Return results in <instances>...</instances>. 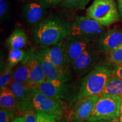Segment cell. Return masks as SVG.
<instances>
[{
  "mask_svg": "<svg viewBox=\"0 0 122 122\" xmlns=\"http://www.w3.org/2000/svg\"><path fill=\"white\" fill-rule=\"evenodd\" d=\"M70 24L57 17L44 19L33 27L32 34L36 42L41 46H49L62 42L69 36Z\"/></svg>",
  "mask_w": 122,
  "mask_h": 122,
  "instance_id": "cell-1",
  "label": "cell"
},
{
  "mask_svg": "<svg viewBox=\"0 0 122 122\" xmlns=\"http://www.w3.org/2000/svg\"><path fill=\"white\" fill-rule=\"evenodd\" d=\"M111 75L112 70L106 66H96L83 79L75 100H80L88 96H100Z\"/></svg>",
  "mask_w": 122,
  "mask_h": 122,
  "instance_id": "cell-2",
  "label": "cell"
},
{
  "mask_svg": "<svg viewBox=\"0 0 122 122\" xmlns=\"http://www.w3.org/2000/svg\"><path fill=\"white\" fill-rule=\"evenodd\" d=\"M117 0H94L86 11V16L103 27H109L120 19Z\"/></svg>",
  "mask_w": 122,
  "mask_h": 122,
  "instance_id": "cell-3",
  "label": "cell"
},
{
  "mask_svg": "<svg viewBox=\"0 0 122 122\" xmlns=\"http://www.w3.org/2000/svg\"><path fill=\"white\" fill-rule=\"evenodd\" d=\"M122 102L121 97H100L87 121L98 122L119 119Z\"/></svg>",
  "mask_w": 122,
  "mask_h": 122,
  "instance_id": "cell-4",
  "label": "cell"
},
{
  "mask_svg": "<svg viewBox=\"0 0 122 122\" xmlns=\"http://www.w3.org/2000/svg\"><path fill=\"white\" fill-rule=\"evenodd\" d=\"M105 32L104 27L87 16H79L70 24V35L86 38L94 42Z\"/></svg>",
  "mask_w": 122,
  "mask_h": 122,
  "instance_id": "cell-5",
  "label": "cell"
},
{
  "mask_svg": "<svg viewBox=\"0 0 122 122\" xmlns=\"http://www.w3.org/2000/svg\"><path fill=\"white\" fill-rule=\"evenodd\" d=\"M33 91L32 103L36 110L59 119L63 115L66 109L65 103L62 100H56L49 97L32 86Z\"/></svg>",
  "mask_w": 122,
  "mask_h": 122,
  "instance_id": "cell-6",
  "label": "cell"
},
{
  "mask_svg": "<svg viewBox=\"0 0 122 122\" xmlns=\"http://www.w3.org/2000/svg\"><path fill=\"white\" fill-rule=\"evenodd\" d=\"M48 7L41 0H30L22 6L21 18L28 26L35 27L44 19Z\"/></svg>",
  "mask_w": 122,
  "mask_h": 122,
  "instance_id": "cell-7",
  "label": "cell"
},
{
  "mask_svg": "<svg viewBox=\"0 0 122 122\" xmlns=\"http://www.w3.org/2000/svg\"><path fill=\"white\" fill-rule=\"evenodd\" d=\"M67 61L72 63L86 49L92 46L93 42L79 36L69 35L62 41Z\"/></svg>",
  "mask_w": 122,
  "mask_h": 122,
  "instance_id": "cell-8",
  "label": "cell"
},
{
  "mask_svg": "<svg viewBox=\"0 0 122 122\" xmlns=\"http://www.w3.org/2000/svg\"><path fill=\"white\" fill-rule=\"evenodd\" d=\"M99 98V96L94 95L88 96L76 101L75 104L70 113V122H84L86 120L87 121Z\"/></svg>",
  "mask_w": 122,
  "mask_h": 122,
  "instance_id": "cell-9",
  "label": "cell"
},
{
  "mask_svg": "<svg viewBox=\"0 0 122 122\" xmlns=\"http://www.w3.org/2000/svg\"><path fill=\"white\" fill-rule=\"evenodd\" d=\"M66 82L46 79L42 83L33 86L38 91L50 98L56 100H68L69 89Z\"/></svg>",
  "mask_w": 122,
  "mask_h": 122,
  "instance_id": "cell-10",
  "label": "cell"
},
{
  "mask_svg": "<svg viewBox=\"0 0 122 122\" xmlns=\"http://www.w3.org/2000/svg\"><path fill=\"white\" fill-rule=\"evenodd\" d=\"M9 89L13 92L18 103L20 113L29 107L33 106V91L31 85L12 81L8 86Z\"/></svg>",
  "mask_w": 122,
  "mask_h": 122,
  "instance_id": "cell-11",
  "label": "cell"
},
{
  "mask_svg": "<svg viewBox=\"0 0 122 122\" xmlns=\"http://www.w3.org/2000/svg\"><path fill=\"white\" fill-rule=\"evenodd\" d=\"M29 70V80L32 86L39 84L46 80V76L38 57L37 51L30 50L26 59Z\"/></svg>",
  "mask_w": 122,
  "mask_h": 122,
  "instance_id": "cell-12",
  "label": "cell"
},
{
  "mask_svg": "<svg viewBox=\"0 0 122 122\" xmlns=\"http://www.w3.org/2000/svg\"><path fill=\"white\" fill-rule=\"evenodd\" d=\"M122 45V29L114 28L105 31L97 41L99 51L108 52Z\"/></svg>",
  "mask_w": 122,
  "mask_h": 122,
  "instance_id": "cell-13",
  "label": "cell"
},
{
  "mask_svg": "<svg viewBox=\"0 0 122 122\" xmlns=\"http://www.w3.org/2000/svg\"><path fill=\"white\" fill-rule=\"evenodd\" d=\"M39 59L43 68L46 79L51 80H60L66 82L68 76L57 67L51 62L43 47L37 51Z\"/></svg>",
  "mask_w": 122,
  "mask_h": 122,
  "instance_id": "cell-14",
  "label": "cell"
},
{
  "mask_svg": "<svg viewBox=\"0 0 122 122\" xmlns=\"http://www.w3.org/2000/svg\"><path fill=\"white\" fill-rule=\"evenodd\" d=\"M42 47H43L50 60L62 72L68 76L69 74L67 65L68 63L66 58L63 42H61L49 46Z\"/></svg>",
  "mask_w": 122,
  "mask_h": 122,
  "instance_id": "cell-15",
  "label": "cell"
},
{
  "mask_svg": "<svg viewBox=\"0 0 122 122\" xmlns=\"http://www.w3.org/2000/svg\"><path fill=\"white\" fill-rule=\"evenodd\" d=\"M96 53L92 46L86 49L72 63L73 70L77 74L85 73L92 67L95 62Z\"/></svg>",
  "mask_w": 122,
  "mask_h": 122,
  "instance_id": "cell-16",
  "label": "cell"
},
{
  "mask_svg": "<svg viewBox=\"0 0 122 122\" xmlns=\"http://www.w3.org/2000/svg\"><path fill=\"white\" fill-rule=\"evenodd\" d=\"M0 106L2 109L11 112L13 115L20 113L17 100L9 87L1 89Z\"/></svg>",
  "mask_w": 122,
  "mask_h": 122,
  "instance_id": "cell-17",
  "label": "cell"
},
{
  "mask_svg": "<svg viewBox=\"0 0 122 122\" xmlns=\"http://www.w3.org/2000/svg\"><path fill=\"white\" fill-rule=\"evenodd\" d=\"M100 97H122V79L112 75L107 81Z\"/></svg>",
  "mask_w": 122,
  "mask_h": 122,
  "instance_id": "cell-18",
  "label": "cell"
},
{
  "mask_svg": "<svg viewBox=\"0 0 122 122\" xmlns=\"http://www.w3.org/2000/svg\"><path fill=\"white\" fill-rule=\"evenodd\" d=\"M6 42L10 49H23L27 45L28 38L24 30L16 27L8 37Z\"/></svg>",
  "mask_w": 122,
  "mask_h": 122,
  "instance_id": "cell-19",
  "label": "cell"
},
{
  "mask_svg": "<svg viewBox=\"0 0 122 122\" xmlns=\"http://www.w3.org/2000/svg\"><path fill=\"white\" fill-rule=\"evenodd\" d=\"M29 77V70L26 60L18 64L16 67L13 69L12 81H13L30 85Z\"/></svg>",
  "mask_w": 122,
  "mask_h": 122,
  "instance_id": "cell-20",
  "label": "cell"
},
{
  "mask_svg": "<svg viewBox=\"0 0 122 122\" xmlns=\"http://www.w3.org/2000/svg\"><path fill=\"white\" fill-rule=\"evenodd\" d=\"M28 57V52L24 51L22 49H10L8 57V65L14 67L18 64L26 60Z\"/></svg>",
  "mask_w": 122,
  "mask_h": 122,
  "instance_id": "cell-21",
  "label": "cell"
},
{
  "mask_svg": "<svg viewBox=\"0 0 122 122\" xmlns=\"http://www.w3.org/2000/svg\"><path fill=\"white\" fill-rule=\"evenodd\" d=\"M106 60L115 66L122 65V45L107 52Z\"/></svg>",
  "mask_w": 122,
  "mask_h": 122,
  "instance_id": "cell-22",
  "label": "cell"
},
{
  "mask_svg": "<svg viewBox=\"0 0 122 122\" xmlns=\"http://www.w3.org/2000/svg\"><path fill=\"white\" fill-rule=\"evenodd\" d=\"M91 0H61V6L70 10H81L89 4Z\"/></svg>",
  "mask_w": 122,
  "mask_h": 122,
  "instance_id": "cell-23",
  "label": "cell"
},
{
  "mask_svg": "<svg viewBox=\"0 0 122 122\" xmlns=\"http://www.w3.org/2000/svg\"><path fill=\"white\" fill-rule=\"evenodd\" d=\"M13 75V67L7 65L4 70H1L0 76V87L2 88L8 87L10 83L12 81Z\"/></svg>",
  "mask_w": 122,
  "mask_h": 122,
  "instance_id": "cell-24",
  "label": "cell"
},
{
  "mask_svg": "<svg viewBox=\"0 0 122 122\" xmlns=\"http://www.w3.org/2000/svg\"><path fill=\"white\" fill-rule=\"evenodd\" d=\"M22 114L24 122H37V111L33 105L23 111Z\"/></svg>",
  "mask_w": 122,
  "mask_h": 122,
  "instance_id": "cell-25",
  "label": "cell"
},
{
  "mask_svg": "<svg viewBox=\"0 0 122 122\" xmlns=\"http://www.w3.org/2000/svg\"><path fill=\"white\" fill-rule=\"evenodd\" d=\"M10 10V5L7 0H0V18L2 22L6 19Z\"/></svg>",
  "mask_w": 122,
  "mask_h": 122,
  "instance_id": "cell-26",
  "label": "cell"
},
{
  "mask_svg": "<svg viewBox=\"0 0 122 122\" xmlns=\"http://www.w3.org/2000/svg\"><path fill=\"white\" fill-rule=\"evenodd\" d=\"M37 111V122H56V119L40 111Z\"/></svg>",
  "mask_w": 122,
  "mask_h": 122,
  "instance_id": "cell-27",
  "label": "cell"
},
{
  "mask_svg": "<svg viewBox=\"0 0 122 122\" xmlns=\"http://www.w3.org/2000/svg\"><path fill=\"white\" fill-rule=\"evenodd\" d=\"M13 115L6 110L1 108L0 110V122H10Z\"/></svg>",
  "mask_w": 122,
  "mask_h": 122,
  "instance_id": "cell-28",
  "label": "cell"
},
{
  "mask_svg": "<svg viewBox=\"0 0 122 122\" xmlns=\"http://www.w3.org/2000/svg\"><path fill=\"white\" fill-rule=\"evenodd\" d=\"M112 75L118 76L122 79V65L115 66V68L112 70Z\"/></svg>",
  "mask_w": 122,
  "mask_h": 122,
  "instance_id": "cell-29",
  "label": "cell"
},
{
  "mask_svg": "<svg viewBox=\"0 0 122 122\" xmlns=\"http://www.w3.org/2000/svg\"><path fill=\"white\" fill-rule=\"evenodd\" d=\"M42 1L46 4L48 7H54L57 5L60 4L61 0H41Z\"/></svg>",
  "mask_w": 122,
  "mask_h": 122,
  "instance_id": "cell-30",
  "label": "cell"
},
{
  "mask_svg": "<svg viewBox=\"0 0 122 122\" xmlns=\"http://www.w3.org/2000/svg\"><path fill=\"white\" fill-rule=\"evenodd\" d=\"M117 2L120 14V19L122 21V0H117Z\"/></svg>",
  "mask_w": 122,
  "mask_h": 122,
  "instance_id": "cell-31",
  "label": "cell"
},
{
  "mask_svg": "<svg viewBox=\"0 0 122 122\" xmlns=\"http://www.w3.org/2000/svg\"><path fill=\"white\" fill-rule=\"evenodd\" d=\"M11 122H24V119L23 117H18L14 119Z\"/></svg>",
  "mask_w": 122,
  "mask_h": 122,
  "instance_id": "cell-32",
  "label": "cell"
},
{
  "mask_svg": "<svg viewBox=\"0 0 122 122\" xmlns=\"http://www.w3.org/2000/svg\"><path fill=\"white\" fill-rule=\"evenodd\" d=\"M98 122H120L119 120V119H110V120H102V121H100Z\"/></svg>",
  "mask_w": 122,
  "mask_h": 122,
  "instance_id": "cell-33",
  "label": "cell"
},
{
  "mask_svg": "<svg viewBox=\"0 0 122 122\" xmlns=\"http://www.w3.org/2000/svg\"><path fill=\"white\" fill-rule=\"evenodd\" d=\"M119 120L120 122H122V102L121 105V107H120V115H119Z\"/></svg>",
  "mask_w": 122,
  "mask_h": 122,
  "instance_id": "cell-34",
  "label": "cell"
}]
</instances>
